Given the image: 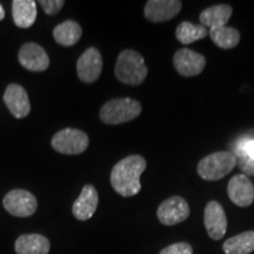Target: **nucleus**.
I'll list each match as a JSON object with an SVG mask.
<instances>
[{
  "instance_id": "obj_21",
  "label": "nucleus",
  "mask_w": 254,
  "mask_h": 254,
  "mask_svg": "<svg viewBox=\"0 0 254 254\" xmlns=\"http://www.w3.org/2000/svg\"><path fill=\"white\" fill-rule=\"evenodd\" d=\"M208 34L215 45L224 50L234 49L240 41V32L234 27L222 26L211 28Z\"/></svg>"
},
{
  "instance_id": "obj_12",
  "label": "nucleus",
  "mask_w": 254,
  "mask_h": 254,
  "mask_svg": "<svg viewBox=\"0 0 254 254\" xmlns=\"http://www.w3.org/2000/svg\"><path fill=\"white\" fill-rule=\"evenodd\" d=\"M204 224L208 236L213 240H220L227 231V218L224 207L218 201H209L205 207Z\"/></svg>"
},
{
  "instance_id": "obj_13",
  "label": "nucleus",
  "mask_w": 254,
  "mask_h": 254,
  "mask_svg": "<svg viewBox=\"0 0 254 254\" xmlns=\"http://www.w3.org/2000/svg\"><path fill=\"white\" fill-rule=\"evenodd\" d=\"M228 198L239 207H249L254 201V185L245 174H237L227 186Z\"/></svg>"
},
{
  "instance_id": "obj_22",
  "label": "nucleus",
  "mask_w": 254,
  "mask_h": 254,
  "mask_svg": "<svg viewBox=\"0 0 254 254\" xmlns=\"http://www.w3.org/2000/svg\"><path fill=\"white\" fill-rule=\"evenodd\" d=\"M207 34V28L202 26L201 24L195 25L189 23V21L180 23L176 30V38L179 40V43L184 44V45H189V44H193L196 40L204 39Z\"/></svg>"
},
{
  "instance_id": "obj_27",
  "label": "nucleus",
  "mask_w": 254,
  "mask_h": 254,
  "mask_svg": "<svg viewBox=\"0 0 254 254\" xmlns=\"http://www.w3.org/2000/svg\"><path fill=\"white\" fill-rule=\"evenodd\" d=\"M4 18H5V9L2 7V5L0 4V20H2Z\"/></svg>"
},
{
  "instance_id": "obj_24",
  "label": "nucleus",
  "mask_w": 254,
  "mask_h": 254,
  "mask_svg": "<svg viewBox=\"0 0 254 254\" xmlns=\"http://www.w3.org/2000/svg\"><path fill=\"white\" fill-rule=\"evenodd\" d=\"M159 254H193V249L187 243H176L165 247Z\"/></svg>"
},
{
  "instance_id": "obj_17",
  "label": "nucleus",
  "mask_w": 254,
  "mask_h": 254,
  "mask_svg": "<svg viewBox=\"0 0 254 254\" xmlns=\"http://www.w3.org/2000/svg\"><path fill=\"white\" fill-rule=\"evenodd\" d=\"M232 13L233 8L230 5H214L204 9L199 15V20L202 26L206 28L209 27L211 30V28L226 26Z\"/></svg>"
},
{
  "instance_id": "obj_25",
  "label": "nucleus",
  "mask_w": 254,
  "mask_h": 254,
  "mask_svg": "<svg viewBox=\"0 0 254 254\" xmlns=\"http://www.w3.org/2000/svg\"><path fill=\"white\" fill-rule=\"evenodd\" d=\"M39 4L46 14L53 15L58 13L60 9L64 7L65 1H63V0H40Z\"/></svg>"
},
{
  "instance_id": "obj_23",
  "label": "nucleus",
  "mask_w": 254,
  "mask_h": 254,
  "mask_svg": "<svg viewBox=\"0 0 254 254\" xmlns=\"http://www.w3.org/2000/svg\"><path fill=\"white\" fill-rule=\"evenodd\" d=\"M236 158H237V164L238 166L244 173L245 176H252L254 177V159H252L249 155L246 154L245 150H244L243 144H238L237 148H236Z\"/></svg>"
},
{
  "instance_id": "obj_1",
  "label": "nucleus",
  "mask_w": 254,
  "mask_h": 254,
  "mask_svg": "<svg viewBox=\"0 0 254 254\" xmlns=\"http://www.w3.org/2000/svg\"><path fill=\"white\" fill-rule=\"evenodd\" d=\"M147 167V163L141 155L132 154L122 159L114 165L111 172V185L119 195H136L141 190L140 177Z\"/></svg>"
},
{
  "instance_id": "obj_26",
  "label": "nucleus",
  "mask_w": 254,
  "mask_h": 254,
  "mask_svg": "<svg viewBox=\"0 0 254 254\" xmlns=\"http://www.w3.org/2000/svg\"><path fill=\"white\" fill-rule=\"evenodd\" d=\"M241 144H243V147L245 150L246 154L254 159V140H244Z\"/></svg>"
},
{
  "instance_id": "obj_16",
  "label": "nucleus",
  "mask_w": 254,
  "mask_h": 254,
  "mask_svg": "<svg viewBox=\"0 0 254 254\" xmlns=\"http://www.w3.org/2000/svg\"><path fill=\"white\" fill-rule=\"evenodd\" d=\"M51 244L46 237L38 233L23 234L15 240L17 254H49Z\"/></svg>"
},
{
  "instance_id": "obj_7",
  "label": "nucleus",
  "mask_w": 254,
  "mask_h": 254,
  "mask_svg": "<svg viewBox=\"0 0 254 254\" xmlns=\"http://www.w3.org/2000/svg\"><path fill=\"white\" fill-rule=\"evenodd\" d=\"M189 202L182 196H171L163 201L158 207L157 215L159 221L165 226H174L185 221L190 217Z\"/></svg>"
},
{
  "instance_id": "obj_11",
  "label": "nucleus",
  "mask_w": 254,
  "mask_h": 254,
  "mask_svg": "<svg viewBox=\"0 0 254 254\" xmlns=\"http://www.w3.org/2000/svg\"><path fill=\"white\" fill-rule=\"evenodd\" d=\"M183 2L179 0H148L144 14L151 23H165L179 14Z\"/></svg>"
},
{
  "instance_id": "obj_2",
  "label": "nucleus",
  "mask_w": 254,
  "mask_h": 254,
  "mask_svg": "<svg viewBox=\"0 0 254 254\" xmlns=\"http://www.w3.org/2000/svg\"><path fill=\"white\" fill-rule=\"evenodd\" d=\"M116 77L123 84L136 86L144 82L148 68L144 57L133 50H124L119 53L116 63Z\"/></svg>"
},
{
  "instance_id": "obj_15",
  "label": "nucleus",
  "mask_w": 254,
  "mask_h": 254,
  "mask_svg": "<svg viewBox=\"0 0 254 254\" xmlns=\"http://www.w3.org/2000/svg\"><path fill=\"white\" fill-rule=\"evenodd\" d=\"M99 204V195L93 185H85L81 193L73 202L72 213L75 219L86 221L93 217Z\"/></svg>"
},
{
  "instance_id": "obj_20",
  "label": "nucleus",
  "mask_w": 254,
  "mask_h": 254,
  "mask_svg": "<svg viewBox=\"0 0 254 254\" xmlns=\"http://www.w3.org/2000/svg\"><path fill=\"white\" fill-rule=\"evenodd\" d=\"M225 254H250L254 252V231H247L227 239L222 245Z\"/></svg>"
},
{
  "instance_id": "obj_9",
  "label": "nucleus",
  "mask_w": 254,
  "mask_h": 254,
  "mask_svg": "<svg viewBox=\"0 0 254 254\" xmlns=\"http://www.w3.org/2000/svg\"><path fill=\"white\" fill-rule=\"evenodd\" d=\"M173 65L177 72L183 77H194L204 71L206 59L198 52L189 49H182L178 50L174 55Z\"/></svg>"
},
{
  "instance_id": "obj_14",
  "label": "nucleus",
  "mask_w": 254,
  "mask_h": 254,
  "mask_svg": "<svg viewBox=\"0 0 254 254\" xmlns=\"http://www.w3.org/2000/svg\"><path fill=\"white\" fill-rule=\"evenodd\" d=\"M4 101L15 118L21 119L27 117L31 111V104L26 90L18 84H9L4 93Z\"/></svg>"
},
{
  "instance_id": "obj_4",
  "label": "nucleus",
  "mask_w": 254,
  "mask_h": 254,
  "mask_svg": "<svg viewBox=\"0 0 254 254\" xmlns=\"http://www.w3.org/2000/svg\"><path fill=\"white\" fill-rule=\"evenodd\" d=\"M237 165L236 155L231 152H215L199 161L196 171L200 178L207 182H217L226 177Z\"/></svg>"
},
{
  "instance_id": "obj_19",
  "label": "nucleus",
  "mask_w": 254,
  "mask_h": 254,
  "mask_svg": "<svg viewBox=\"0 0 254 254\" xmlns=\"http://www.w3.org/2000/svg\"><path fill=\"white\" fill-rule=\"evenodd\" d=\"M82 30L80 25L73 20H66L59 24L53 30V38L59 45L62 46H73L77 44L81 38Z\"/></svg>"
},
{
  "instance_id": "obj_6",
  "label": "nucleus",
  "mask_w": 254,
  "mask_h": 254,
  "mask_svg": "<svg viewBox=\"0 0 254 254\" xmlns=\"http://www.w3.org/2000/svg\"><path fill=\"white\" fill-rule=\"evenodd\" d=\"M2 205L6 212L13 217L27 218L37 212V198L31 192L25 190H9L4 196Z\"/></svg>"
},
{
  "instance_id": "obj_10",
  "label": "nucleus",
  "mask_w": 254,
  "mask_h": 254,
  "mask_svg": "<svg viewBox=\"0 0 254 254\" xmlns=\"http://www.w3.org/2000/svg\"><path fill=\"white\" fill-rule=\"evenodd\" d=\"M20 65L28 71L43 72L50 66V58L46 51L36 43H26L20 47L18 53Z\"/></svg>"
},
{
  "instance_id": "obj_3",
  "label": "nucleus",
  "mask_w": 254,
  "mask_h": 254,
  "mask_svg": "<svg viewBox=\"0 0 254 254\" xmlns=\"http://www.w3.org/2000/svg\"><path fill=\"white\" fill-rule=\"evenodd\" d=\"M141 113V105L131 98H116L103 105L100 120L107 125H119L138 118Z\"/></svg>"
},
{
  "instance_id": "obj_18",
  "label": "nucleus",
  "mask_w": 254,
  "mask_h": 254,
  "mask_svg": "<svg viewBox=\"0 0 254 254\" xmlns=\"http://www.w3.org/2000/svg\"><path fill=\"white\" fill-rule=\"evenodd\" d=\"M37 2L33 0H14L12 2V17L20 28H28L37 19Z\"/></svg>"
},
{
  "instance_id": "obj_8",
  "label": "nucleus",
  "mask_w": 254,
  "mask_h": 254,
  "mask_svg": "<svg viewBox=\"0 0 254 254\" xmlns=\"http://www.w3.org/2000/svg\"><path fill=\"white\" fill-rule=\"evenodd\" d=\"M103 71V57L99 50L90 47L78 59L77 73L82 82L92 84L99 79Z\"/></svg>"
},
{
  "instance_id": "obj_5",
  "label": "nucleus",
  "mask_w": 254,
  "mask_h": 254,
  "mask_svg": "<svg viewBox=\"0 0 254 254\" xmlns=\"http://www.w3.org/2000/svg\"><path fill=\"white\" fill-rule=\"evenodd\" d=\"M53 150L62 154L75 155L84 153L87 150L90 139L85 132L77 128H64L53 135Z\"/></svg>"
}]
</instances>
